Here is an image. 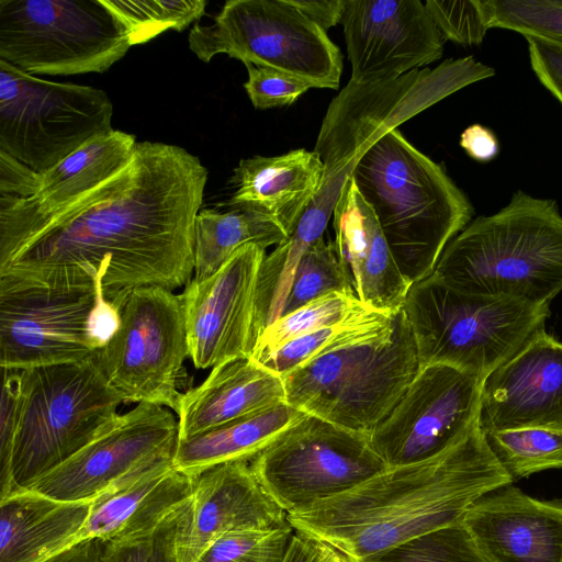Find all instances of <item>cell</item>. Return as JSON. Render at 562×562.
Returning <instances> with one entry per match:
<instances>
[{"instance_id": "obj_5", "label": "cell", "mask_w": 562, "mask_h": 562, "mask_svg": "<svg viewBox=\"0 0 562 562\" xmlns=\"http://www.w3.org/2000/svg\"><path fill=\"white\" fill-rule=\"evenodd\" d=\"M120 310L87 272L43 279L0 277V364L7 369L80 362L112 337Z\"/></svg>"}, {"instance_id": "obj_30", "label": "cell", "mask_w": 562, "mask_h": 562, "mask_svg": "<svg viewBox=\"0 0 562 562\" xmlns=\"http://www.w3.org/2000/svg\"><path fill=\"white\" fill-rule=\"evenodd\" d=\"M394 313L367 307L345 319L299 336L257 360L283 378L319 355L381 334L391 324Z\"/></svg>"}, {"instance_id": "obj_13", "label": "cell", "mask_w": 562, "mask_h": 562, "mask_svg": "<svg viewBox=\"0 0 562 562\" xmlns=\"http://www.w3.org/2000/svg\"><path fill=\"white\" fill-rule=\"evenodd\" d=\"M250 467L288 515L348 492L389 468L369 435L306 413L261 450Z\"/></svg>"}, {"instance_id": "obj_22", "label": "cell", "mask_w": 562, "mask_h": 562, "mask_svg": "<svg viewBox=\"0 0 562 562\" xmlns=\"http://www.w3.org/2000/svg\"><path fill=\"white\" fill-rule=\"evenodd\" d=\"M335 245L356 296L366 305L394 313L411 284L400 272L379 222L351 178L333 214Z\"/></svg>"}, {"instance_id": "obj_38", "label": "cell", "mask_w": 562, "mask_h": 562, "mask_svg": "<svg viewBox=\"0 0 562 562\" xmlns=\"http://www.w3.org/2000/svg\"><path fill=\"white\" fill-rule=\"evenodd\" d=\"M293 533L290 524L227 533L214 540L195 562H282Z\"/></svg>"}, {"instance_id": "obj_36", "label": "cell", "mask_w": 562, "mask_h": 562, "mask_svg": "<svg viewBox=\"0 0 562 562\" xmlns=\"http://www.w3.org/2000/svg\"><path fill=\"white\" fill-rule=\"evenodd\" d=\"M352 562H488L462 521L420 535Z\"/></svg>"}, {"instance_id": "obj_31", "label": "cell", "mask_w": 562, "mask_h": 562, "mask_svg": "<svg viewBox=\"0 0 562 562\" xmlns=\"http://www.w3.org/2000/svg\"><path fill=\"white\" fill-rule=\"evenodd\" d=\"M487 445L513 481L562 469V431L519 428L484 431Z\"/></svg>"}, {"instance_id": "obj_35", "label": "cell", "mask_w": 562, "mask_h": 562, "mask_svg": "<svg viewBox=\"0 0 562 562\" xmlns=\"http://www.w3.org/2000/svg\"><path fill=\"white\" fill-rule=\"evenodd\" d=\"M335 292L353 290L339 259L335 241H326L323 236L310 246L300 260L281 316Z\"/></svg>"}, {"instance_id": "obj_34", "label": "cell", "mask_w": 562, "mask_h": 562, "mask_svg": "<svg viewBox=\"0 0 562 562\" xmlns=\"http://www.w3.org/2000/svg\"><path fill=\"white\" fill-rule=\"evenodd\" d=\"M367 307L370 306L363 304L355 292H335L319 297L269 325L256 339L251 357L260 359L299 336L345 319Z\"/></svg>"}, {"instance_id": "obj_32", "label": "cell", "mask_w": 562, "mask_h": 562, "mask_svg": "<svg viewBox=\"0 0 562 562\" xmlns=\"http://www.w3.org/2000/svg\"><path fill=\"white\" fill-rule=\"evenodd\" d=\"M123 25L132 46L165 31H182L204 13L205 0H102Z\"/></svg>"}, {"instance_id": "obj_48", "label": "cell", "mask_w": 562, "mask_h": 562, "mask_svg": "<svg viewBox=\"0 0 562 562\" xmlns=\"http://www.w3.org/2000/svg\"><path fill=\"white\" fill-rule=\"evenodd\" d=\"M560 562H562V558H561Z\"/></svg>"}, {"instance_id": "obj_29", "label": "cell", "mask_w": 562, "mask_h": 562, "mask_svg": "<svg viewBox=\"0 0 562 562\" xmlns=\"http://www.w3.org/2000/svg\"><path fill=\"white\" fill-rule=\"evenodd\" d=\"M331 214L308 204L292 233L263 258L255 299V342L282 314L296 267L310 246L324 236Z\"/></svg>"}, {"instance_id": "obj_3", "label": "cell", "mask_w": 562, "mask_h": 562, "mask_svg": "<svg viewBox=\"0 0 562 562\" xmlns=\"http://www.w3.org/2000/svg\"><path fill=\"white\" fill-rule=\"evenodd\" d=\"M350 178L411 285L434 273L447 245L473 215L472 204L446 170L397 128L364 150Z\"/></svg>"}, {"instance_id": "obj_9", "label": "cell", "mask_w": 562, "mask_h": 562, "mask_svg": "<svg viewBox=\"0 0 562 562\" xmlns=\"http://www.w3.org/2000/svg\"><path fill=\"white\" fill-rule=\"evenodd\" d=\"M131 47L102 0H0V59L26 74L104 72Z\"/></svg>"}, {"instance_id": "obj_33", "label": "cell", "mask_w": 562, "mask_h": 562, "mask_svg": "<svg viewBox=\"0 0 562 562\" xmlns=\"http://www.w3.org/2000/svg\"><path fill=\"white\" fill-rule=\"evenodd\" d=\"M190 515L191 498L147 530L99 541L98 562H182L180 546Z\"/></svg>"}, {"instance_id": "obj_47", "label": "cell", "mask_w": 562, "mask_h": 562, "mask_svg": "<svg viewBox=\"0 0 562 562\" xmlns=\"http://www.w3.org/2000/svg\"><path fill=\"white\" fill-rule=\"evenodd\" d=\"M344 562H352V561H351L350 559H348V558H347Z\"/></svg>"}, {"instance_id": "obj_46", "label": "cell", "mask_w": 562, "mask_h": 562, "mask_svg": "<svg viewBox=\"0 0 562 562\" xmlns=\"http://www.w3.org/2000/svg\"><path fill=\"white\" fill-rule=\"evenodd\" d=\"M99 551V540H86L70 547L45 562H98Z\"/></svg>"}, {"instance_id": "obj_14", "label": "cell", "mask_w": 562, "mask_h": 562, "mask_svg": "<svg viewBox=\"0 0 562 562\" xmlns=\"http://www.w3.org/2000/svg\"><path fill=\"white\" fill-rule=\"evenodd\" d=\"M178 422L162 406L139 403L29 488L63 502H92L111 488L173 461Z\"/></svg>"}, {"instance_id": "obj_41", "label": "cell", "mask_w": 562, "mask_h": 562, "mask_svg": "<svg viewBox=\"0 0 562 562\" xmlns=\"http://www.w3.org/2000/svg\"><path fill=\"white\" fill-rule=\"evenodd\" d=\"M3 382L0 407V483L9 471L13 440L20 417L22 370L2 368Z\"/></svg>"}, {"instance_id": "obj_26", "label": "cell", "mask_w": 562, "mask_h": 562, "mask_svg": "<svg viewBox=\"0 0 562 562\" xmlns=\"http://www.w3.org/2000/svg\"><path fill=\"white\" fill-rule=\"evenodd\" d=\"M92 502H63L32 490L0 499V562H45L76 544Z\"/></svg>"}, {"instance_id": "obj_4", "label": "cell", "mask_w": 562, "mask_h": 562, "mask_svg": "<svg viewBox=\"0 0 562 562\" xmlns=\"http://www.w3.org/2000/svg\"><path fill=\"white\" fill-rule=\"evenodd\" d=\"M468 293L550 305L562 291V214L554 200L516 191L509 203L469 223L432 273Z\"/></svg>"}, {"instance_id": "obj_11", "label": "cell", "mask_w": 562, "mask_h": 562, "mask_svg": "<svg viewBox=\"0 0 562 562\" xmlns=\"http://www.w3.org/2000/svg\"><path fill=\"white\" fill-rule=\"evenodd\" d=\"M105 91L26 74L0 59V151L41 173L111 132Z\"/></svg>"}, {"instance_id": "obj_12", "label": "cell", "mask_w": 562, "mask_h": 562, "mask_svg": "<svg viewBox=\"0 0 562 562\" xmlns=\"http://www.w3.org/2000/svg\"><path fill=\"white\" fill-rule=\"evenodd\" d=\"M188 357L182 295L143 286L126 297L116 330L93 359L124 404L149 403L178 413Z\"/></svg>"}, {"instance_id": "obj_23", "label": "cell", "mask_w": 562, "mask_h": 562, "mask_svg": "<svg viewBox=\"0 0 562 562\" xmlns=\"http://www.w3.org/2000/svg\"><path fill=\"white\" fill-rule=\"evenodd\" d=\"M285 398L282 376L254 357L226 362L182 394L177 413L178 440L269 409Z\"/></svg>"}, {"instance_id": "obj_19", "label": "cell", "mask_w": 562, "mask_h": 562, "mask_svg": "<svg viewBox=\"0 0 562 562\" xmlns=\"http://www.w3.org/2000/svg\"><path fill=\"white\" fill-rule=\"evenodd\" d=\"M462 525L488 562L562 558V499H538L508 484L472 503Z\"/></svg>"}, {"instance_id": "obj_15", "label": "cell", "mask_w": 562, "mask_h": 562, "mask_svg": "<svg viewBox=\"0 0 562 562\" xmlns=\"http://www.w3.org/2000/svg\"><path fill=\"white\" fill-rule=\"evenodd\" d=\"M485 379L447 364L419 367L390 414L369 435L389 468L429 459L480 418Z\"/></svg>"}, {"instance_id": "obj_16", "label": "cell", "mask_w": 562, "mask_h": 562, "mask_svg": "<svg viewBox=\"0 0 562 562\" xmlns=\"http://www.w3.org/2000/svg\"><path fill=\"white\" fill-rule=\"evenodd\" d=\"M266 249L248 244L215 273L191 279L181 293L189 357L198 369H213L251 357L255 346V299Z\"/></svg>"}, {"instance_id": "obj_28", "label": "cell", "mask_w": 562, "mask_h": 562, "mask_svg": "<svg viewBox=\"0 0 562 562\" xmlns=\"http://www.w3.org/2000/svg\"><path fill=\"white\" fill-rule=\"evenodd\" d=\"M285 238V232L277 223L255 212L201 209L194 223V279L209 278L248 244L266 249Z\"/></svg>"}, {"instance_id": "obj_43", "label": "cell", "mask_w": 562, "mask_h": 562, "mask_svg": "<svg viewBox=\"0 0 562 562\" xmlns=\"http://www.w3.org/2000/svg\"><path fill=\"white\" fill-rule=\"evenodd\" d=\"M346 559L329 543L294 529L282 562H344Z\"/></svg>"}, {"instance_id": "obj_6", "label": "cell", "mask_w": 562, "mask_h": 562, "mask_svg": "<svg viewBox=\"0 0 562 562\" xmlns=\"http://www.w3.org/2000/svg\"><path fill=\"white\" fill-rule=\"evenodd\" d=\"M419 367L402 307L381 334L319 355L284 375L285 400L303 413L370 435Z\"/></svg>"}, {"instance_id": "obj_42", "label": "cell", "mask_w": 562, "mask_h": 562, "mask_svg": "<svg viewBox=\"0 0 562 562\" xmlns=\"http://www.w3.org/2000/svg\"><path fill=\"white\" fill-rule=\"evenodd\" d=\"M528 44L530 65L539 81L562 103V44L524 36Z\"/></svg>"}, {"instance_id": "obj_37", "label": "cell", "mask_w": 562, "mask_h": 562, "mask_svg": "<svg viewBox=\"0 0 562 562\" xmlns=\"http://www.w3.org/2000/svg\"><path fill=\"white\" fill-rule=\"evenodd\" d=\"M488 29L562 44V0H481Z\"/></svg>"}, {"instance_id": "obj_10", "label": "cell", "mask_w": 562, "mask_h": 562, "mask_svg": "<svg viewBox=\"0 0 562 562\" xmlns=\"http://www.w3.org/2000/svg\"><path fill=\"white\" fill-rule=\"evenodd\" d=\"M188 44L203 63L226 54L244 65L286 72L312 88H339L340 49L289 0H228L211 24L193 25Z\"/></svg>"}, {"instance_id": "obj_20", "label": "cell", "mask_w": 562, "mask_h": 562, "mask_svg": "<svg viewBox=\"0 0 562 562\" xmlns=\"http://www.w3.org/2000/svg\"><path fill=\"white\" fill-rule=\"evenodd\" d=\"M286 516L263 488L249 461L211 467L194 475L181 561L195 562L214 540L227 533L288 526Z\"/></svg>"}, {"instance_id": "obj_45", "label": "cell", "mask_w": 562, "mask_h": 562, "mask_svg": "<svg viewBox=\"0 0 562 562\" xmlns=\"http://www.w3.org/2000/svg\"><path fill=\"white\" fill-rule=\"evenodd\" d=\"M289 2L326 32L331 26L340 23L347 0H289Z\"/></svg>"}, {"instance_id": "obj_2", "label": "cell", "mask_w": 562, "mask_h": 562, "mask_svg": "<svg viewBox=\"0 0 562 562\" xmlns=\"http://www.w3.org/2000/svg\"><path fill=\"white\" fill-rule=\"evenodd\" d=\"M513 482L491 451L479 418L440 453L387 468L286 518L293 529L357 560L460 522L477 498Z\"/></svg>"}, {"instance_id": "obj_27", "label": "cell", "mask_w": 562, "mask_h": 562, "mask_svg": "<svg viewBox=\"0 0 562 562\" xmlns=\"http://www.w3.org/2000/svg\"><path fill=\"white\" fill-rule=\"evenodd\" d=\"M304 414L284 402L194 437L178 440L173 464L194 476L217 464L250 462Z\"/></svg>"}, {"instance_id": "obj_8", "label": "cell", "mask_w": 562, "mask_h": 562, "mask_svg": "<svg viewBox=\"0 0 562 562\" xmlns=\"http://www.w3.org/2000/svg\"><path fill=\"white\" fill-rule=\"evenodd\" d=\"M419 366L447 364L485 379L550 315L549 305L463 292L436 276L411 285L404 305Z\"/></svg>"}, {"instance_id": "obj_17", "label": "cell", "mask_w": 562, "mask_h": 562, "mask_svg": "<svg viewBox=\"0 0 562 562\" xmlns=\"http://www.w3.org/2000/svg\"><path fill=\"white\" fill-rule=\"evenodd\" d=\"M344 26L350 80H393L441 58L443 43L419 0H347Z\"/></svg>"}, {"instance_id": "obj_40", "label": "cell", "mask_w": 562, "mask_h": 562, "mask_svg": "<svg viewBox=\"0 0 562 562\" xmlns=\"http://www.w3.org/2000/svg\"><path fill=\"white\" fill-rule=\"evenodd\" d=\"M248 79L244 88L256 109L266 110L294 103L312 86L286 72L246 64Z\"/></svg>"}, {"instance_id": "obj_21", "label": "cell", "mask_w": 562, "mask_h": 562, "mask_svg": "<svg viewBox=\"0 0 562 562\" xmlns=\"http://www.w3.org/2000/svg\"><path fill=\"white\" fill-rule=\"evenodd\" d=\"M137 143L133 134L117 130L97 135L36 173L29 198L0 194V232L32 224L86 196L131 164Z\"/></svg>"}, {"instance_id": "obj_44", "label": "cell", "mask_w": 562, "mask_h": 562, "mask_svg": "<svg viewBox=\"0 0 562 562\" xmlns=\"http://www.w3.org/2000/svg\"><path fill=\"white\" fill-rule=\"evenodd\" d=\"M460 146L477 161H490L499 151V145L494 133L481 124L467 127L460 137Z\"/></svg>"}, {"instance_id": "obj_18", "label": "cell", "mask_w": 562, "mask_h": 562, "mask_svg": "<svg viewBox=\"0 0 562 562\" xmlns=\"http://www.w3.org/2000/svg\"><path fill=\"white\" fill-rule=\"evenodd\" d=\"M480 425L562 431V341L543 328L485 378Z\"/></svg>"}, {"instance_id": "obj_24", "label": "cell", "mask_w": 562, "mask_h": 562, "mask_svg": "<svg viewBox=\"0 0 562 562\" xmlns=\"http://www.w3.org/2000/svg\"><path fill=\"white\" fill-rule=\"evenodd\" d=\"M324 175L318 155L304 148L245 158L233 170L229 182L236 191L228 205L272 220L288 237L319 190Z\"/></svg>"}, {"instance_id": "obj_25", "label": "cell", "mask_w": 562, "mask_h": 562, "mask_svg": "<svg viewBox=\"0 0 562 562\" xmlns=\"http://www.w3.org/2000/svg\"><path fill=\"white\" fill-rule=\"evenodd\" d=\"M193 485L194 476L171 461L111 488L92 501L76 544L120 539L154 527L191 498Z\"/></svg>"}, {"instance_id": "obj_39", "label": "cell", "mask_w": 562, "mask_h": 562, "mask_svg": "<svg viewBox=\"0 0 562 562\" xmlns=\"http://www.w3.org/2000/svg\"><path fill=\"white\" fill-rule=\"evenodd\" d=\"M425 8L445 41L480 45L490 30L481 0H428Z\"/></svg>"}, {"instance_id": "obj_7", "label": "cell", "mask_w": 562, "mask_h": 562, "mask_svg": "<svg viewBox=\"0 0 562 562\" xmlns=\"http://www.w3.org/2000/svg\"><path fill=\"white\" fill-rule=\"evenodd\" d=\"M122 403L93 357L22 370L20 417L0 499L29 488L106 431Z\"/></svg>"}, {"instance_id": "obj_1", "label": "cell", "mask_w": 562, "mask_h": 562, "mask_svg": "<svg viewBox=\"0 0 562 562\" xmlns=\"http://www.w3.org/2000/svg\"><path fill=\"white\" fill-rule=\"evenodd\" d=\"M207 169L186 148L138 142L131 164L66 209L0 232V277L87 272L121 311L143 286L173 291L194 272Z\"/></svg>"}]
</instances>
